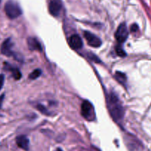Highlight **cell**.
<instances>
[{"mask_svg": "<svg viewBox=\"0 0 151 151\" xmlns=\"http://www.w3.org/2000/svg\"><path fill=\"white\" fill-rule=\"evenodd\" d=\"M108 108L112 118L116 122H119L123 119L124 109L116 94L111 93L107 99Z\"/></svg>", "mask_w": 151, "mask_h": 151, "instance_id": "1", "label": "cell"}, {"mask_svg": "<svg viewBox=\"0 0 151 151\" xmlns=\"http://www.w3.org/2000/svg\"><path fill=\"white\" fill-rule=\"evenodd\" d=\"M4 11L7 17L11 19H16L21 16L22 13L20 6L18 4L17 2L13 0H9L6 2L4 5Z\"/></svg>", "mask_w": 151, "mask_h": 151, "instance_id": "2", "label": "cell"}, {"mask_svg": "<svg viewBox=\"0 0 151 151\" xmlns=\"http://www.w3.org/2000/svg\"><path fill=\"white\" fill-rule=\"evenodd\" d=\"M81 114L88 121H92L95 119V111L94 106L88 100H85L81 105Z\"/></svg>", "mask_w": 151, "mask_h": 151, "instance_id": "3", "label": "cell"}, {"mask_svg": "<svg viewBox=\"0 0 151 151\" xmlns=\"http://www.w3.org/2000/svg\"><path fill=\"white\" fill-rule=\"evenodd\" d=\"M128 29L125 24H121L115 32V38L119 44H122L128 37Z\"/></svg>", "mask_w": 151, "mask_h": 151, "instance_id": "4", "label": "cell"}, {"mask_svg": "<svg viewBox=\"0 0 151 151\" xmlns=\"http://www.w3.org/2000/svg\"><path fill=\"white\" fill-rule=\"evenodd\" d=\"M84 37H85L88 45L91 46V47L97 48V47H100L101 46V40L94 34L91 33L88 31H85L84 32Z\"/></svg>", "mask_w": 151, "mask_h": 151, "instance_id": "5", "label": "cell"}, {"mask_svg": "<svg viewBox=\"0 0 151 151\" xmlns=\"http://www.w3.org/2000/svg\"><path fill=\"white\" fill-rule=\"evenodd\" d=\"M62 1L60 0H51L49 4V10L50 13L53 16H58L60 14L62 9Z\"/></svg>", "mask_w": 151, "mask_h": 151, "instance_id": "6", "label": "cell"}, {"mask_svg": "<svg viewBox=\"0 0 151 151\" xmlns=\"http://www.w3.org/2000/svg\"><path fill=\"white\" fill-rule=\"evenodd\" d=\"M69 44L74 50H79L83 47V41L78 35H73L69 38Z\"/></svg>", "mask_w": 151, "mask_h": 151, "instance_id": "7", "label": "cell"}, {"mask_svg": "<svg viewBox=\"0 0 151 151\" xmlns=\"http://www.w3.org/2000/svg\"><path fill=\"white\" fill-rule=\"evenodd\" d=\"M13 44L10 39H7L3 42L2 45L1 47V52L3 55L6 56H12L13 55V52L12 50Z\"/></svg>", "mask_w": 151, "mask_h": 151, "instance_id": "8", "label": "cell"}, {"mask_svg": "<svg viewBox=\"0 0 151 151\" xmlns=\"http://www.w3.org/2000/svg\"><path fill=\"white\" fill-rule=\"evenodd\" d=\"M16 144L18 147L24 150H29V139L26 136L21 135L16 138Z\"/></svg>", "mask_w": 151, "mask_h": 151, "instance_id": "9", "label": "cell"}, {"mask_svg": "<svg viewBox=\"0 0 151 151\" xmlns=\"http://www.w3.org/2000/svg\"><path fill=\"white\" fill-rule=\"evenodd\" d=\"M27 44L28 47L30 50H33V51H41L42 50V47H41V44L38 40L35 38H29L27 39Z\"/></svg>", "mask_w": 151, "mask_h": 151, "instance_id": "10", "label": "cell"}, {"mask_svg": "<svg viewBox=\"0 0 151 151\" xmlns=\"http://www.w3.org/2000/svg\"><path fill=\"white\" fill-rule=\"evenodd\" d=\"M115 78L117 80L118 82L120 83L122 85H125L127 83V78L124 73L121 72H116L115 73Z\"/></svg>", "mask_w": 151, "mask_h": 151, "instance_id": "11", "label": "cell"}, {"mask_svg": "<svg viewBox=\"0 0 151 151\" xmlns=\"http://www.w3.org/2000/svg\"><path fill=\"white\" fill-rule=\"evenodd\" d=\"M7 69H8V70L11 71L12 75H13V78H14L16 80L20 79L21 77H22V75H21V72L18 70V69L13 68L12 66H9V65H7Z\"/></svg>", "mask_w": 151, "mask_h": 151, "instance_id": "12", "label": "cell"}, {"mask_svg": "<svg viewBox=\"0 0 151 151\" xmlns=\"http://www.w3.org/2000/svg\"><path fill=\"white\" fill-rule=\"evenodd\" d=\"M41 69H35L33 72H32L30 74H29V79H31V80L37 79L38 77L41 76Z\"/></svg>", "mask_w": 151, "mask_h": 151, "instance_id": "13", "label": "cell"}, {"mask_svg": "<svg viewBox=\"0 0 151 151\" xmlns=\"http://www.w3.org/2000/svg\"><path fill=\"white\" fill-rule=\"evenodd\" d=\"M116 52L117 54V55L120 56V57H125V56H126V53H125V52L124 51V50L120 46H117L116 47Z\"/></svg>", "mask_w": 151, "mask_h": 151, "instance_id": "14", "label": "cell"}, {"mask_svg": "<svg viewBox=\"0 0 151 151\" xmlns=\"http://www.w3.org/2000/svg\"><path fill=\"white\" fill-rule=\"evenodd\" d=\"M37 109H38V110L41 113L44 114H48V112H47V109H46L44 106H42V105H38Z\"/></svg>", "mask_w": 151, "mask_h": 151, "instance_id": "15", "label": "cell"}, {"mask_svg": "<svg viewBox=\"0 0 151 151\" xmlns=\"http://www.w3.org/2000/svg\"><path fill=\"white\" fill-rule=\"evenodd\" d=\"M4 82V76L3 75H0V90L2 88Z\"/></svg>", "mask_w": 151, "mask_h": 151, "instance_id": "16", "label": "cell"}, {"mask_svg": "<svg viewBox=\"0 0 151 151\" xmlns=\"http://www.w3.org/2000/svg\"><path fill=\"white\" fill-rule=\"evenodd\" d=\"M138 29H139L138 25L136 24H134L131 27V32H137V31L138 30Z\"/></svg>", "mask_w": 151, "mask_h": 151, "instance_id": "17", "label": "cell"}, {"mask_svg": "<svg viewBox=\"0 0 151 151\" xmlns=\"http://www.w3.org/2000/svg\"><path fill=\"white\" fill-rule=\"evenodd\" d=\"M3 100H4V95L0 96V109L1 108V105H2Z\"/></svg>", "mask_w": 151, "mask_h": 151, "instance_id": "18", "label": "cell"}, {"mask_svg": "<svg viewBox=\"0 0 151 151\" xmlns=\"http://www.w3.org/2000/svg\"><path fill=\"white\" fill-rule=\"evenodd\" d=\"M56 151H63V150H62L60 148H58L57 150H56Z\"/></svg>", "mask_w": 151, "mask_h": 151, "instance_id": "19", "label": "cell"}, {"mask_svg": "<svg viewBox=\"0 0 151 151\" xmlns=\"http://www.w3.org/2000/svg\"><path fill=\"white\" fill-rule=\"evenodd\" d=\"M0 1H1V0H0Z\"/></svg>", "mask_w": 151, "mask_h": 151, "instance_id": "20", "label": "cell"}]
</instances>
